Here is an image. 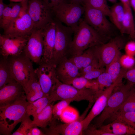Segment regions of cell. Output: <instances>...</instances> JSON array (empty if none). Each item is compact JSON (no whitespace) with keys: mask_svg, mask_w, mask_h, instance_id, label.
<instances>
[{"mask_svg":"<svg viewBox=\"0 0 135 135\" xmlns=\"http://www.w3.org/2000/svg\"><path fill=\"white\" fill-rule=\"evenodd\" d=\"M68 55L70 57L81 54L88 48L105 44L106 41L84 20L74 30Z\"/></svg>","mask_w":135,"mask_h":135,"instance_id":"1","label":"cell"},{"mask_svg":"<svg viewBox=\"0 0 135 135\" xmlns=\"http://www.w3.org/2000/svg\"><path fill=\"white\" fill-rule=\"evenodd\" d=\"M29 104L25 94L14 102L0 106V134L10 135L26 114Z\"/></svg>","mask_w":135,"mask_h":135,"instance_id":"2","label":"cell"},{"mask_svg":"<svg viewBox=\"0 0 135 135\" xmlns=\"http://www.w3.org/2000/svg\"><path fill=\"white\" fill-rule=\"evenodd\" d=\"M102 91L78 89L71 85L63 83L58 79L49 97L52 102L70 100L72 102L86 100L89 103L94 104Z\"/></svg>","mask_w":135,"mask_h":135,"instance_id":"3","label":"cell"},{"mask_svg":"<svg viewBox=\"0 0 135 135\" xmlns=\"http://www.w3.org/2000/svg\"><path fill=\"white\" fill-rule=\"evenodd\" d=\"M132 86L128 83H122L116 86L110 96L106 106L92 126L98 128L107 119L110 118L118 112L128 95Z\"/></svg>","mask_w":135,"mask_h":135,"instance_id":"4","label":"cell"},{"mask_svg":"<svg viewBox=\"0 0 135 135\" xmlns=\"http://www.w3.org/2000/svg\"><path fill=\"white\" fill-rule=\"evenodd\" d=\"M56 19L74 30L82 20L85 8L81 4L65 1L52 10Z\"/></svg>","mask_w":135,"mask_h":135,"instance_id":"5","label":"cell"},{"mask_svg":"<svg viewBox=\"0 0 135 135\" xmlns=\"http://www.w3.org/2000/svg\"><path fill=\"white\" fill-rule=\"evenodd\" d=\"M54 20L56 24V36L52 62L56 65L62 59L68 57L74 31L72 28L64 25L56 19Z\"/></svg>","mask_w":135,"mask_h":135,"instance_id":"6","label":"cell"},{"mask_svg":"<svg viewBox=\"0 0 135 135\" xmlns=\"http://www.w3.org/2000/svg\"><path fill=\"white\" fill-rule=\"evenodd\" d=\"M8 58L14 79L23 87L31 78L36 76L32 62L23 53Z\"/></svg>","mask_w":135,"mask_h":135,"instance_id":"7","label":"cell"},{"mask_svg":"<svg viewBox=\"0 0 135 135\" xmlns=\"http://www.w3.org/2000/svg\"><path fill=\"white\" fill-rule=\"evenodd\" d=\"M121 38L117 37L107 43L93 47L95 55L101 68L107 67L124 46Z\"/></svg>","mask_w":135,"mask_h":135,"instance_id":"8","label":"cell"},{"mask_svg":"<svg viewBox=\"0 0 135 135\" xmlns=\"http://www.w3.org/2000/svg\"><path fill=\"white\" fill-rule=\"evenodd\" d=\"M83 5L85 8L84 20L107 41L110 38L112 29L106 16L100 10L86 4Z\"/></svg>","mask_w":135,"mask_h":135,"instance_id":"9","label":"cell"},{"mask_svg":"<svg viewBox=\"0 0 135 135\" xmlns=\"http://www.w3.org/2000/svg\"><path fill=\"white\" fill-rule=\"evenodd\" d=\"M28 12L35 29H42L53 20V12L42 0H28Z\"/></svg>","mask_w":135,"mask_h":135,"instance_id":"10","label":"cell"},{"mask_svg":"<svg viewBox=\"0 0 135 135\" xmlns=\"http://www.w3.org/2000/svg\"><path fill=\"white\" fill-rule=\"evenodd\" d=\"M35 70L42 90L46 96H49L58 79L56 72V65L50 62H41Z\"/></svg>","mask_w":135,"mask_h":135,"instance_id":"11","label":"cell"},{"mask_svg":"<svg viewBox=\"0 0 135 135\" xmlns=\"http://www.w3.org/2000/svg\"><path fill=\"white\" fill-rule=\"evenodd\" d=\"M28 38L0 34V54L6 58L21 55L23 53Z\"/></svg>","mask_w":135,"mask_h":135,"instance_id":"12","label":"cell"},{"mask_svg":"<svg viewBox=\"0 0 135 135\" xmlns=\"http://www.w3.org/2000/svg\"><path fill=\"white\" fill-rule=\"evenodd\" d=\"M42 29H34L29 36L23 53L32 62L40 64L44 51Z\"/></svg>","mask_w":135,"mask_h":135,"instance_id":"13","label":"cell"},{"mask_svg":"<svg viewBox=\"0 0 135 135\" xmlns=\"http://www.w3.org/2000/svg\"><path fill=\"white\" fill-rule=\"evenodd\" d=\"M34 29L33 22L27 12L14 20L4 30V34L28 37Z\"/></svg>","mask_w":135,"mask_h":135,"instance_id":"14","label":"cell"},{"mask_svg":"<svg viewBox=\"0 0 135 135\" xmlns=\"http://www.w3.org/2000/svg\"><path fill=\"white\" fill-rule=\"evenodd\" d=\"M56 32V23L54 20L42 29L44 47L41 62H52L55 44Z\"/></svg>","mask_w":135,"mask_h":135,"instance_id":"15","label":"cell"},{"mask_svg":"<svg viewBox=\"0 0 135 135\" xmlns=\"http://www.w3.org/2000/svg\"><path fill=\"white\" fill-rule=\"evenodd\" d=\"M80 119L73 122L64 124H57L53 119L49 125L50 127L46 130V135H83L84 127Z\"/></svg>","mask_w":135,"mask_h":135,"instance_id":"16","label":"cell"},{"mask_svg":"<svg viewBox=\"0 0 135 135\" xmlns=\"http://www.w3.org/2000/svg\"><path fill=\"white\" fill-rule=\"evenodd\" d=\"M118 85L113 84L110 87L103 90L96 100L87 116L82 120L84 130L88 128L92 120L102 113L105 108L108 99L115 87Z\"/></svg>","mask_w":135,"mask_h":135,"instance_id":"17","label":"cell"},{"mask_svg":"<svg viewBox=\"0 0 135 135\" xmlns=\"http://www.w3.org/2000/svg\"><path fill=\"white\" fill-rule=\"evenodd\" d=\"M56 66L57 78L63 83L66 84L73 78L81 76L80 70L67 57L61 60Z\"/></svg>","mask_w":135,"mask_h":135,"instance_id":"18","label":"cell"},{"mask_svg":"<svg viewBox=\"0 0 135 135\" xmlns=\"http://www.w3.org/2000/svg\"><path fill=\"white\" fill-rule=\"evenodd\" d=\"M25 94L23 86L14 80L0 89V106L12 103Z\"/></svg>","mask_w":135,"mask_h":135,"instance_id":"19","label":"cell"},{"mask_svg":"<svg viewBox=\"0 0 135 135\" xmlns=\"http://www.w3.org/2000/svg\"><path fill=\"white\" fill-rule=\"evenodd\" d=\"M28 0L20 2L11 3L6 5L2 16L0 20V27L5 30L21 12L28 10Z\"/></svg>","mask_w":135,"mask_h":135,"instance_id":"20","label":"cell"},{"mask_svg":"<svg viewBox=\"0 0 135 135\" xmlns=\"http://www.w3.org/2000/svg\"><path fill=\"white\" fill-rule=\"evenodd\" d=\"M23 88L26 100L29 103L47 96L43 92L36 76L31 78Z\"/></svg>","mask_w":135,"mask_h":135,"instance_id":"21","label":"cell"},{"mask_svg":"<svg viewBox=\"0 0 135 135\" xmlns=\"http://www.w3.org/2000/svg\"><path fill=\"white\" fill-rule=\"evenodd\" d=\"M120 52L112 63L106 68V72L111 76L113 83L118 85L122 83V79L127 70L123 68L120 61Z\"/></svg>","mask_w":135,"mask_h":135,"instance_id":"22","label":"cell"},{"mask_svg":"<svg viewBox=\"0 0 135 135\" xmlns=\"http://www.w3.org/2000/svg\"><path fill=\"white\" fill-rule=\"evenodd\" d=\"M99 128L114 135L135 134V130L123 122L116 120Z\"/></svg>","mask_w":135,"mask_h":135,"instance_id":"23","label":"cell"},{"mask_svg":"<svg viewBox=\"0 0 135 135\" xmlns=\"http://www.w3.org/2000/svg\"><path fill=\"white\" fill-rule=\"evenodd\" d=\"M54 102L48 105L40 113L33 118V127H40L44 130L49 126L54 118L53 107Z\"/></svg>","mask_w":135,"mask_h":135,"instance_id":"24","label":"cell"},{"mask_svg":"<svg viewBox=\"0 0 135 135\" xmlns=\"http://www.w3.org/2000/svg\"><path fill=\"white\" fill-rule=\"evenodd\" d=\"M68 58L80 70V72L96 58L93 47L88 48L80 55Z\"/></svg>","mask_w":135,"mask_h":135,"instance_id":"25","label":"cell"},{"mask_svg":"<svg viewBox=\"0 0 135 135\" xmlns=\"http://www.w3.org/2000/svg\"><path fill=\"white\" fill-rule=\"evenodd\" d=\"M14 80L8 58L2 57L0 62V89Z\"/></svg>","mask_w":135,"mask_h":135,"instance_id":"26","label":"cell"},{"mask_svg":"<svg viewBox=\"0 0 135 135\" xmlns=\"http://www.w3.org/2000/svg\"><path fill=\"white\" fill-rule=\"evenodd\" d=\"M66 84L80 89H91L100 90L96 79L90 80L83 76L77 77L70 80Z\"/></svg>","mask_w":135,"mask_h":135,"instance_id":"27","label":"cell"},{"mask_svg":"<svg viewBox=\"0 0 135 135\" xmlns=\"http://www.w3.org/2000/svg\"><path fill=\"white\" fill-rule=\"evenodd\" d=\"M52 103L49 96L43 97L32 103L29 102L27 107L26 113L34 118Z\"/></svg>","mask_w":135,"mask_h":135,"instance_id":"28","label":"cell"},{"mask_svg":"<svg viewBox=\"0 0 135 135\" xmlns=\"http://www.w3.org/2000/svg\"><path fill=\"white\" fill-rule=\"evenodd\" d=\"M121 33L127 34L132 40H135V26L132 10H125Z\"/></svg>","mask_w":135,"mask_h":135,"instance_id":"29","label":"cell"},{"mask_svg":"<svg viewBox=\"0 0 135 135\" xmlns=\"http://www.w3.org/2000/svg\"><path fill=\"white\" fill-rule=\"evenodd\" d=\"M124 12V8L122 4H116L110 9V17L121 33L122 31Z\"/></svg>","mask_w":135,"mask_h":135,"instance_id":"30","label":"cell"},{"mask_svg":"<svg viewBox=\"0 0 135 135\" xmlns=\"http://www.w3.org/2000/svg\"><path fill=\"white\" fill-rule=\"evenodd\" d=\"M132 112H135V86H134L132 87L128 97L116 113Z\"/></svg>","mask_w":135,"mask_h":135,"instance_id":"31","label":"cell"},{"mask_svg":"<svg viewBox=\"0 0 135 135\" xmlns=\"http://www.w3.org/2000/svg\"><path fill=\"white\" fill-rule=\"evenodd\" d=\"M79 112L76 108L69 106L62 111L59 118L65 123H70L80 119Z\"/></svg>","mask_w":135,"mask_h":135,"instance_id":"32","label":"cell"},{"mask_svg":"<svg viewBox=\"0 0 135 135\" xmlns=\"http://www.w3.org/2000/svg\"><path fill=\"white\" fill-rule=\"evenodd\" d=\"M110 118L112 121L116 120L135 130V112L116 113Z\"/></svg>","mask_w":135,"mask_h":135,"instance_id":"33","label":"cell"},{"mask_svg":"<svg viewBox=\"0 0 135 135\" xmlns=\"http://www.w3.org/2000/svg\"><path fill=\"white\" fill-rule=\"evenodd\" d=\"M86 4L90 6L100 10L106 16H110V9L106 0H85L82 5Z\"/></svg>","mask_w":135,"mask_h":135,"instance_id":"34","label":"cell"},{"mask_svg":"<svg viewBox=\"0 0 135 135\" xmlns=\"http://www.w3.org/2000/svg\"><path fill=\"white\" fill-rule=\"evenodd\" d=\"M27 113L23 119L18 128L12 135H27L30 129L33 127L32 120Z\"/></svg>","mask_w":135,"mask_h":135,"instance_id":"35","label":"cell"},{"mask_svg":"<svg viewBox=\"0 0 135 135\" xmlns=\"http://www.w3.org/2000/svg\"><path fill=\"white\" fill-rule=\"evenodd\" d=\"M98 83L100 90L102 91L110 86L113 84L110 75L106 71L101 74L96 79Z\"/></svg>","mask_w":135,"mask_h":135,"instance_id":"36","label":"cell"},{"mask_svg":"<svg viewBox=\"0 0 135 135\" xmlns=\"http://www.w3.org/2000/svg\"><path fill=\"white\" fill-rule=\"evenodd\" d=\"M72 102V101L70 100H62L54 105L53 107L54 118L55 119L59 118L63 110Z\"/></svg>","mask_w":135,"mask_h":135,"instance_id":"37","label":"cell"},{"mask_svg":"<svg viewBox=\"0 0 135 135\" xmlns=\"http://www.w3.org/2000/svg\"><path fill=\"white\" fill-rule=\"evenodd\" d=\"M120 61L122 67L126 70L131 68L135 65L134 56L126 54L121 56Z\"/></svg>","mask_w":135,"mask_h":135,"instance_id":"38","label":"cell"},{"mask_svg":"<svg viewBox=\"0 0 135 135\" xmlns=\"http://www.w3.org/2000/svg\"><path fill=\"white\" fill-rule=\"evenodd\" d=\"M83 134L87 135H114L113 134L107 132L100 128L98 129L92 126H88L83 132Z\"/></svg>","mask_w":135,"mask_h":135,"instance_id":"39","label":"cell"},{"mask_svg":"<svg viewBox=\"0 0 135 135\" xmlns=\"http://www.w3.org/2000/svg\"><path fill=\"white\" fill-rule=\"evenodd\" d=\"M106 71V69L104 68L100 67L93 70L82 76L89 80H96V79L101 74Z\"/></svg>","mask_w":135,"mask_h":135,"instance_id":"40","label":"cell"},{"mask_svg":"<svg viewBox=\"0 0 135 135\" xmlns=\"http://www.w3.org/2000/svg\"><path fill=\"white\" fill-rule=\"evenodd\" d=\"M124 78L127 80L128 83L132 86H135V65L127 70Z\"/></svg>","mask_w":135,"mask_h":135,"instance_id":"41","label":"cell"},{"mask_svg":"<svg viewBox=\"0 0 135 135\" xmlns=\"http://www.w3.org/2000/svg\"><path fill=\"white\" fill-rule=\"evenodd\" d=\"M126 54L133 56H135V41L128 42L124 46Z\"/></svg>","mask_w":135,"mask_h":135,"instance_id":"42","label":"cell"},{"mask_svg":"<svg viewBox=\"0 0 135 135\" xmlns=\"http://www.w3.org/2000/svg\"><path fill=\"white\" fill-rule=\"evenodd\" d=\"M52 10L66 0H42Z\"/></svg>","mask_w":135,"mask_h":135,"instance_id":"43","label":"cell"},{"mask_svg":"<svg viewBox=\"0 0 135 135\" xmlns=\"http://www.w3.org/2000/svg\"><path fill=\"white\" fill-rule=\"evenodd\" d=\"M45 134L37 127H34L31 128L27 135H44Z\"/></svg>","mask_w":135,"mask_h":135,"instance_id":"44","label":"cell"},{"mask_svg":"<svg viewBox=\"0 0 135 135\" xmlns=\"http://www.w3.org/2000/svg\"><path fill=\"white\" fill-rule=\"evenodd\" d=\"M123 5L124 8L126 10L131 9L130 3V0H120Z\"/></svg>","mask_w":135,"mask_h":135,"instance_id":"45","label":"cell"},{"mask_svg":"<svg viewBox=\"0 0 135 135\" xmlns=\"http://www.w3.org/2000/svg\"><path fill=\"white\" fill-rule=\"evenodd\" d=\"M4 0H0V20L2 19L6 4L4 2Z\"/></svg>","mask_w":135,"mask_h":135,"instance_id":"46","label":"cell"},{"mask_svg":"<svg viewBox=\"0 0 135 135\" xmlns=\"http://www.w3.org/2000/svg\"><path fill=\"white\" fill-rule=\"evenodd\" d=\"M85 0H66L67 2L80 4L82 5Z\"/></svg>","mask_w":135,"mask_h":135,"instance_id":"47","label":"cell"},{"mask_svg":"<svg viewBox=\"0 0 135 135\" xmlns=\"http://www.w3.org/2000/svg\"><path fill=\"white\" fill-rule=\"evenodd\" d=\"M130 3L131 7L135 11V0H130Z\"/></svg>","mask_w":135,"mask_h":135,"instance_id":"48","label":"cell"},{"mask_svg":"<svg viewBox=\"0 0 135 135\" xmlns=\"http://www.w3.org/2000/svg\"><path fill=\"white\" fill-rule=\"evenodd\" d=\"M10 1L15 2H20L27 0H9Z\"/></svg>","mask_w":135,"mask_h":135,"instance_id":"49","label":"cell"},{"mask_svg":"<svg viewBox=\"0 0 135 135\" xmlns=\"http://www.w3.org/2000/svg\"><path fill=\"white\" fill-rule=\"evenodd\" d=\"M112 3H115L116 2V0H108Z\"/></svg>","mask_w":135,"mask_h":135,"instance_id":"50","label":"cell"},{"mask_svg":"<svg viewBox=\"0 0 135 135\" xmlns=\"http://www.w3.org/2000/svg\"><path fill=\"white\" fill-rule=\"evenodd\" d=\"M135 58V56H134Z\"/></svg>","mask_w":135,"mask_h":135,"instance_id":"51","label":"cell"},{"mask_svg":"<svg viewBox=\"0 0 135 135\" xmlns=\"http://www.w3.org/2000/svg\"></svg>","mask_w":135,"mask_h":135,"instance_id":"52","label":"cell"}]
</instances>
